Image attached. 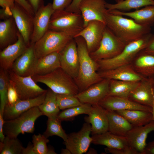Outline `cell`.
<instances>
[{
  "label": "cell",
  "mask_w": 154,
  "mask_h": 154,
  "mask_svg": "<svg viewBox=\"0 0 154 154\" xmlns=\"http://www.w3.org/2000/svg\"><path fill=\"white\" fill-rule=\"evenodd\" d=\"M60 67L59 53H52L37 59L33 76L46 74Z\"/></svg>",
  "instance_id": "28"
},
{
  "label": "cell",
  "mask_w": 154,
  "mask_h": 154,
  "mask_svg": "<svg viewBox=\"0 0 154 154\" xmlns=\"http://www.w3.org/2000/svg\"><path fill=\"white\" fill-rule=\"evenodd\" d=\"M9 83L7 71L0 68V111L3 114L5 107L7 103V92Z\"/></svg>",
  "instance_id": "38"
},
{
  "label": "cell",
  "mask_w": 154,
  "mask_h": 154,
  "mask_svg": "<svg viewBox=\"0 0 154 154\" xmlns=\"http://www.w3.org/2000/svg\"><path fill=\"white\" fill-rule=\"evenodd\" d=\"M105 0H82L79 9L84 21L85 27L91 21L97 20L105 24L104 15L107 10Z\"/></svg>",
  "instance_id": "13"
},
{
  "label": "cell",
  "mask_w": 154,
  "mask_h": 154,
  "mask_svg": "<svg viewBox=\"0 0 154 154\" xmlns=\"http://www.w3.org/2000/svg\"><path fill=\"white\" fill-rule=\"evenodd\" d=\"M57 94L50 88L47 90L44 100L38 107L43 115L48 117H57L60 109L57 104Z\"/></svg>",
  "instance_id": "32"
},
{
  "label": "cell",
  "mask_w": 154,
  "mask_h": 154,
  "mask_svg": "<svg viewBox=\"0 0 154 154\" xmlns=\"http://www.w3.org/2000/svg\"><path fill=\"white\" fill-rule=\"evenodd\" d=\"M92 143L95 145L116 149L129 147L125 137L115 135L108 131L101 134L92 135Z\"/></svg>",
  "instance_id": "29"
},
{
  "label": "cell",
  "mask_w": 154,
  "mask_h": 154,
  "mask_svg": "<svg viewBox=\"0 0 154 154\" xmlns=\"http://www.w3.org/2000/svg\"><path fill=\"white\" fill-rule=\"evenodd\" d=\"M29 3L32 7L35 13L38 9L44 5L43 0H29Z\"/></svg>",
  "instance_id": "47"
},
{
  "label": "cell",
  "mask_w": 154,
  "mask_h": 154,
  "mask_svg": "<svg viewBox=\"0 0 154 154\" xmlns=\"http://www.w3.org/2000/svg\"><path fill=\"white\" fill-rule=\"evenodd\" d=\"M43 115L38 106H35L13 119L5 120L3 131L5 135L11 138H17L20 133H33L36 119Z\"/></svg>",
  "instance_id": "6"
},
{
  "label": "cell",
  "mask_w": 154,
  "mask_h": 154,
  "mask_svg": "<svg viewBox=\"0 0 154 154\" xmlns=\"http://www.w3.org/2000/svg\"><path fill=\"white\" fill-rule=\"evenodd\" d=\"M61 121L57 117H48L47 122V128L43 135L46 138L53 135L61 138L64 142L66 141L68 135L62 128Z\"/></svg>",
  "instance_id": "36"
},
{
  "label": "cell",
  "mask_w": 154,
  "mask_h": 154,
  "mask_svg": "<svg viewBox=\"0 0 154 154\" xmlns=\"http://www.w3.org/2000/svg\"><path fill=\"white\" fill-rule=\"evenodd\" d=\"M19 32L13 16L0 22V48L3 50L16 42Z\"/></svg>",
  "instance_id": "26"
},
{
  "label": "cell",
  "mask_w": 154,
  "mask_h": 154,
  "mask_svg": "<svg viewBox=\"0 0 154 154\" xmlns=\"http://www.w3.org/2000/svg\"><path fill=\"white\" fill-rule=\"evenodd\" d=\"M15 2L14 0H0V5L3 9L7 7L11 9L14 5Z\"/></svg>",
  "instance_id": "49"
},
{
  "label": "cell",
  "mask_w": 154,
  "mask_h": 154,
  "mask_svg": "<svg viewBox=\"0 0 154 154\" xmlns=\"http://www.w3.org/2000/svg\"><path fill=\"white\" fill-rule=\"evenodd\" d=\"M46 93L34 98L24 100L19 99L12 104L7 103L3 114L4 120L6 121L14 119L32 108L38 106L43 102Z\"/></svg>",
  "instance_id": "18"
},
{
  "label": "cell",
  "mask_w": 154,
  "mask_h": 154,
  "mask_svg": "<svg viewBox=\"0 0 154 154\" xmlns=\"http://www.w3.org/2000/svg\"><path fill=\"white\" fill-rule=\"evenodd\" d=\"M48 151L47 154H56V153L54 151L52 148H48Z\"/></svg>",
  "instance_id": "54"
},
{
  "label": "cell",
  "mask_w": 154,
  "mask_h": 154,
  "mask_svg": "<svg viewBox=\"0 0 154 154\" xmlns=\"http://www.w3.org/2000/svg\"><path fill=\"white\" fill-rule=\"evenodd\" d=\"M17 3L21 6L30 15L34 17L35 13L33 10L29 2L26 0H15Z\"/></svg>",
  "instance_id": "44"
},
{
  "label": "cell",
  "mask_w": 154,
  "mask_h": 154,
  "mask_svg": "<svg viewBox=\"0 0 154 154\" xmlns=\"http://www.w3.org/2000/svg\"><path fill=\"white\" fill-rule=\"evenodd\" d=\"M7 71L9 82L16 91L19 99L34 98L47 92V90L42 89L36 84L31 76H22L11 70Z\"/></svg>",
  "instance_id": "9"
},
{
  "label": "cell",
  "mask_w": 154,
  "mask_h": 154,
  "mask_svg": "<svg viewBox=\"0 0 154 154\" xmlns=\"http://www.w3.org/2000/svg\"><path fill=\"white\" fill-rule=\"evenodd\" d=\"M54 11L52 3H49L41 7L35 13L31 44L36 42L48 30L50 18Z\"/></svg>",
  "instance_id": "14"
},
{
  "label": "cell",
  "mask_w": 154,
  "mask_h": 154,
  "mask_svg": "<svg viewBox=\"0 0 154 154\" xmlns=\"http://www.w3.org/2000/svg\"><path fill=\"white\" fill-rule=\"evenodd\" d=\"M84 28L81 13L61 10L54 11L50 18L48 30L64 33L74 38Z\"/></svg>",
  "instance_id": "5"
},
{
  "label": "cell",
  "mask_w": 154,
  "mask_h": 154,
  "mask_svg": "<svg viewBox=\"0 0 154 154\" xmlns=\"http://www.w3.org/2000/svg\"><path fill=\"white\" fill-rule=\"evenodd\" d=\"M152 35L149 33L127 44L122 51L114 57L96 61L99 68L102 71L106 70L128 64L139 52L145 48Z\"/></svg>",
  "instance_id": "4"
},
{
  "label": "cell",
  "mask_w": 154,
  "mask_h": 154,
  "mask_svg": "<svg viewBox=\"0 0 154 154\" xmlns=\"http://www.w3.org/2000/svg\"><path fill=\"white\" fill-rule=\"evenodd\" d=\"M73 38L64 33L48 30L34 44L35 56L39 58L52 53H59Z\"/></svg>",
  "instance_id": "7"
},
{
  "label": "cell",
  "mask_w": 154,
  "mask_h": 154,
  "mask_svg": "<svg viewBox=\"0 0 154 154\" xmlns=\"http://www.w3.org/2000/svg\"><path fill=\"white\" fill-rule=\"evenodd\" d=\"M103 79L140 82L145 79L128 64L98 72Z\"/></svg>",
  "instance_id": "24"
},
{
  "label": "cell",
  "mask_w": 154,
  "mask_h": 154,
  "mask_svg": "<svg viewBox=\"0 0 154 154\" xmlns=\"http://www.w3.org/2000/svg\"><path fill=\"white\" fill-rule=\"evenodd\" d=\"M22 154H36L33 143L29 142L27 147L25 148H24Z\"/></svg>",
  "instance_id": "51"
},
{
  "label": "cell",
  "mask_w": 154,
  "mask_h": 154,
  "mask_svg": "<svg viewBox=\"0 0 154 154\" xmlns=\"http://www.w3.org/2000/svg\"><path fill=\"white\" fill-rule=\"evenodd\" d=\"M92 105L83 103L80 105L63 110L60 112L57 116L61 121L72 120L74 117L80 114H89Z\"/></svg>",
  "instance_id": "35"
},
{
  "label": "cell",
  "mask_w": 154,
  "mask_h": 154,
  "mask_svg": "<svg viewBox=\"0 0 154 154\" xmlns=\"http://www.w3.org/2000/svg\"><path fill=\"white\" fill-rule=\"evenodd\" d=\"M126 44L106 26L98 47L89 54L95 61L111 58L119 54Z\"/></svg>",
  "instance_id": "8"
},
{
  "label": "cell",
  "mask_w": 154,
  "mask_h": 154,
  "mask_svg": "<svg viewBox=\"0 0 154 154\" xmlns=\"http://www.w3.org/2000/svg\"><path fill=\"white\" fill-rule=\"evenodd\" d=\"M106 153L112 154H137V153L129 147L123 149H116L107 147L105 149Z\"/></svg>",
  "instance_id": "42"
},
{
  "label": "cell",
  "mask_w": 154,
  "mask_h": 154,
  "mask_svg": "<svg viewBox=\"0 0 154 154\" xmlns=\"http://www.w3.org/2000/svg\"><path fill=\"white\" fill-rule=\"evenodd\" d=\"M91 132L90 124L86 122L78 132L68 135L67 139L64 142L66 148L72 154H82L86 153L92 143V139L90 136Z\"/></svg>",
  "instance_id": "10"
},
{
  "label": "cell",
  "mask_w": 154,
  "mask_h": 154,
  "mask_svg": "<svg viewBox=\"0 0 154 154\" xmlns=\"http://www.w3.org/2000/svg\"><path fill=\"white\" fill-rule=\"evenodd\" d=\"M106 26L104 23L100 21H90L74 38L82 37L85 40L88 51L90 53L98 47Z\"/></svg>",
  "instance_id": "15"
},
{
  "label": "cell",
  "mask_w": 154,
  "mask_h": 154,
  "mask_svg": "<svg viewBox=\"0 0 154 154\" xmlns=\"http://www.w3.org/2000/svg\"><path fill=\"white\" fill-rule=\"evenodd\" d=\"M73 0H53L52 3L54 11L65 10L71 3Z\"/></svg>",
  "instance_id": "41"
},
{
  "label": "cell",
  "mask_w": 154,
  "mask_h": 154,
  "mask_svg": "<svg viewBox=\"0 0 154 154\" xmlns=\"http://www.w3.org/2000/svg\"><path fill=\"white\" fill-rule=\"evenodd\" d=\"M153 94H154V81H153Z\"/></svg>",
  "instance_id": "58"
},
{
  "label": "cell",
  "mask_w": 154,
  "mask_h": 154,
  "mask_svg": "<svg viewBox=\"0 0 154 154\" xmlns=\"http://www.w3.org/2000/svg\"><path fill=\"white\" fill-rule=\"evenodd\" d=\"M116 3H119L123 1L124 0H114Z\"/></svg>",
  "instance_id": "57"
},
{
  "label": "cell",
  "mask_w": 154,
  "mask_h": 154,
  "mask_svg": "<svg viewBox=\"0 0 154 154\" xmlns=\"http://www.w3.org/2000/svg\"><path fill=\"white\" fill-rule=\"evenodd\" d=\"M108 11L114 14L130 17L141 25L151 27L154 24V5L146 6L140 9L130 12L117 10Z\"/></svg>",
  "instance_id": "25"
},
{
  "label": "cell",
  "mask_w": 154,
  "mask_h": 154,
  "mask_svg": "<svg viewBox=\"0 0 154 154\" xmlns=\"http://www.w3.org/2000/svg\"><path fill=\"white\" fill-rule=\"evenodd\" d=\"M110 80L103 79L75 96L82 103L98 104L108 95Z\"/></svg>",
  "instance_id": "17"
},
{
  "label": "cell",
  "mask_w": 154,
  "mask_h": 154,
  "mask_svg": "<svg viewBox=\"0 0 154 154\" xmlns=\"http://www.w3.org/2000/svg\"><path fill=\"white\" fill-rule=\"evenodd\" d=\"M82 0H73L71 4L65 10L68 11L80 13L79 7Z\"/></svg>",
  "instance_id": "46"
},
{
  "label": "cell",
  "mask_w": 154,
  "mask_h": 154,
  "mask_svg": "<svg viewBox=\"0 0 154 154\" xmlns=\"http://www.w3.org/2000/svg\"><path fill=\"white\" fill-rule=\"evenodd\" d=\"M12 16L11 9L9 7L0 9V18L4 20Z\"/></svg>",
  "instance_id": "48"
},
{
  "label": "cell",
  "mask_w": 154,
  "mask_h": 154,
  "mask_svg": "<svg viewBox=\"0 0 154 154\" xmlns=\"http://www.w3.org/2000/svg\"><path fill=\"white\" fill-rule=\"evenodd\" d=\"M24 148L17 137L6 136L3 142H0L1 154H22Z\"/></svg>",
  "instance_id": "37"
},
{
  "label": "cell",
  "mask_w": 154,
  "mask_h": 154,
  "mask_svg": "<svg viewBox=\"0 0 154 154\" xmlns=\"http://www.w3.org/2000/svg\"><path fill=\"white\" fill-rule=\"evenodd\" d=\"M11 10L19 33L26 44L29 46L33 30L34 17L16 2Z\"/></svg>",
  "instance_id": "16"
},
{
  "label": "cell",
  "mask_w": 154,
  "mask_h": 154,
  "mask_svg": "<svg viewBox=\"0 0 154 154\" xmlns=\"http://www.w3.org/2000/svg\"><path fill=\"white\" fill-rule=\"evenodd\" d=\"M152 79H144L130 93L128 98L142 105L152 108L154 100Z\"/></svg>",
  "instance_id": "23"
},
{
  "label": "cell",
  "mask_w": 154,
  "mask_h": 154,
  "mask_svg": "<svg viewBox=\"0 0 154 154\" xmlns=\"http://www.w3.org/2000/svg\"><path fill=\"white\" fill-rule=\"evenodd\" d=\"M57 104L60 110H64L81 105L82 103L75 95L69 94H57Z\"/></svg>",
  "instance_id": "39"
},
{
  "label": "cell",
  "mask_w": 154,
  "mask_h": 154,
  "mask_svg": "<svg viewBox=\"0 0 154 154\" xmlns=\"http://www.w3.org/2000/svg\"><path fill=\"white\" fill-rule=\"evenodd\" d=\"M152 114L153 116V121H154V100L153 105L152 107Z\"/></svg>",
  "instance_id": "56"
},
{
  "label": "cell",
  "mask_w": 154,
  "mask_h": 154,
  "mask_svg": "<svg viewBox=\"0 0 154 154\" xmlns=\"http://www.w3.org/2000/svg\"><path fill=\"white\" fill-rule=\"evenodd\" d=\"M145 154H154V140L147 144Z\"/></svg>",
  "instance_id": "52"
},
{
  "label": "cell",
  "mask_w": 154,
  "mask_h": 154,
  "mask_svg": "<svg viewBox=\"0 0 154 154\" xmlns=\"http://www.w3.org/2000/svg\"><path fill=\"white\" fill-rule=\"evenodd\" d=\"M106 111L108 119V131L115 135L125 137L133 127L125 118L116 112Z\"/></svg>",
  "instance_id": "27"
},
{
  "label": "cell",
  "mask_w": 154,
  "mask_h": 154,
  "mask_svg": "<svg viewBox=\"0 0 154 154\" xmlns=\"http://www.w3.org/2000/svg\"><path fill=\"white\" fill-rule=\"evenodd\" d=\"M142 51L154 55V34H152L146 46Z\"/></svg>",
  "instance_id": "45"
},
{
  "label": "cell",
  "mask_w": 154,
  "mask_h": 154,
  "mask_svg": "<svg viewBox=\"0 0 154 154\" xmlns=\"http://www.w3.org/2000/svg\"><path fill=\"white\" fill-rule=\"evenodd\" d=\"M59 54L61 67L75 80L78 73L79 59L74 39H72Z\"/></svg>",
  "instance_id": "11"
},
{
  "label": "cell",
  "mask_w": 154,
  "mask_h": 154,
  "mask_svg": "<svg viewBox=\"0 0 154 154\" xmlns=\"http://www.w3.org/2000/svg\"><path fill=\"white\" fill-rule=\"evenodd\" d=\"M19 98L15 90L10 83L9 85L7 92V103L11 104L16 102Z\"/></svg>",
  "instance_id": "43"
},
{
  "label": "cell",
  "mask_w": 154,
  "mask_h": 154,
  "mask_svg": "<svg viewBox=\"0 0 154 154\" xmlns=\"http://www.w3.org/2000/svg\"><path fill=\"white\" fill-rule=\"evenodd\" d=\"M153 131V120L144 125L133 127L125 137L128 146L137 154H145L147 136Z\"/></svg>",
  "instance_id": "12"
},
{
  "label": "cell",
  "mask_w": 154,
  "mask_h": 154,
  "mask_svg": "<svg viewBox=\"0 0 154 154\" xmlns=\"http://www.w3.org/2000/svg\"><path fill=\"white\" fill-rule=\"evenodd\" d=\"M49 142V140L43 134H34L32 142L36 154H47L48 148L47 143Z\"/></svg>",
  "instance_id": "40"
},
{
  "label": "cell",
  "mask_w": 154,
  "mask_h": 154,
  "mask_svg": "<svg viewBox=\"0 0 154 154\" xmlns=\"http://www.w3.org/2000/svg\"><path fill=\"white\" fill-rule=\"evenodd\" d=\"M4 121L5 120L3 116V113L0 111V140L1 142H3L5 137L3 131Z\"/></svg>",
  "instance_id": "50"
},
{
  "label": "cell",
  "mask_w": 154,
  "mask_h": 154,
  "mask_svg": "<svg viewBox=\"0 0 154 154\" xmlns=\"http://www.w3.org/2000/svg\"><path fill=\"white\" fill-rule=\"evenodd\" d=\"M88 154H97V151L93 148H91L88 152Z\"/></svg>",
  "instance_id": "55"
},
{
  "label": "cell",
  "mask_w": 154,
  "mask_h": 154,
  "mask_svg": "<svg viewBox=\"0 0 154 154\" xmlns=\"http://www.w3.org/2000/svg\"><path fill=\"white\" fill-rule=\"evenodd\" d=\"M61 154H72L71 152L67 149H62L61 151Z\"/></svg>",
  "instance_id": "53"
},
{
  "label": "cell",
  "mask_w": 154,
  "mask_h": 154,
  "mask_svg": "<svg viewBox=\"0 0 154 154\" xmlns=\"http://www.w3.org/2000/svg\"><path fill=\"white\" fill-rule=\"evenodd\" d=\"M34 44H30L25 51L15 60L10 70L22 76L33 75L38 59L35 54Z\"/></svg>",
  "instance_id": "21"
},
{
  "label": "cell",
  "mask_w": 154,
  "mask_h": 154,
  "mask_svg": "<svg viewBox=\"0 0 154 154\" xmlns=\"http://www.w3.org/2000/svg\"><path fill=\"white\" fill-rule=\"evenodd\" d=\"M125 118L133 127L144 125L153 120L152 112L139 110L116 111Z\"/></svg>",
  "instance_id": "30"
},
{
  "label": "cell",
  "mask_w": 154,
  "mask_h": 154,
  "mask_svg": "<svg viewBox=\"0 0 154 154\" xmlns=\"http://www.w3.org/2000/svg\"><path fill=\"white\" fill-rule=\"evenodd\" d=\"M134 66L137 71L143 75L154 76V55L143 52L136 60Z\"/></svg>",
  "instance_id": "34"
},
{
  "label": "cell",
  "mask_w": 154,
  "mask_h": 154,
  "mask_svg": "<svg viewBox=\"0 0 154 154\" xmlns=\"http://www.w3.org/2000/svg\"><path fill=\"white\" fill-rule=\"evenodd\" d=\"M106 26L126 44L151 33V27L141 25L133 19L114 14L107 10L104 15Z\"/></svg>",
  "instance_id": "1"
},
{
  "label": "cell",
  "mask_w": 154,
  "mask_h": 154,
  "mask_svg": "<svg viewBox=\"0 0 154 154\" xmlns=\"http://www.w3.org/2000/svg\"><path fill=\"white\" fill-rule=\"evenodd\" d=\"M139 82L110 80L108 96L128 98L131 92L138 85Z\"/></svg>",
  "instance_id": "31"
},
{
  "label": "cell",
  "mask_w": 154,
  "mask_h": 154,
  "mask_svg": "<svg viewBox=\"0 0 154 154\" xmlns=\"http://www.w3.org/2000/svg\"><path fill=\"white\" fill-rule=\"evenodd\" d=\"M92 105L87 116L84 118L86 122L91 124L92 135L101 134L108 131V121L106 110L98 104Z\"/></svg>",
  "instance_id": "22"
},
{
  "label": "cell",
  "mask_w": 154,
  "mask_h": 154,
  "mask_svg": "<svg viewBox=\"0 0 154 154\" xmlns=\"http://www.w3.org/2000/svg\"><path fill=\"white\" fill-rule=\"evenodd\" d=\"M98 104L106 110L115 111L139 110L152 112V108L137 103L128 98L107 96Z\"/></svg>",
  "instance_id": "20"
},
{
  "label": "cell",
  "mask_w": 154,
  "mask_h": 154,
  "mask_svg": "<svg viewBox=\"0 0 154 154\" xmlns=\"http://www.w3.org/2000/svg\"><path fill=\"white\" fill-rule=\"evenodd\" d=\"M29 46L25 43L19 32L17 41L1 51L0 68L6 71L10 70L15 60Z\"/></svg>",
  "instance_id": "19"
},
{
  "label": "cell",
  "mask_w": 154,
  "mask_h": 154,
  "mask_svg": "<svg viewBox=\"0 0 154 154\" xmlns=\"http://www.w3.org/2000/svg\"><path fill=\"white\" fill-rule=\"evenodd\" d=\"M74 38L77 45L79 59L78 73L75 81L80 92L103 79L97 72L99 69L98 64L90 56L84 39L80 37Z\"/></svg>",
  "instance_id": "2"
},
{
  "label": "cell",
  "mask_w": 154,
  "mask_h": 154,
  "mask_svg": "<svg viewBox=\"0 0 154 154\" xmlns=\"http://www.w3.org/2000/svg\"><path fill=\"white\" fill-rule=\"evenodd\" d=\"M32 77L36 82L45 84L56 94L75 95L79 93V90L75 80L61 67L49 74L35 75Z\"/></svg>",
  "instance_id": "3"
},
{
  "label": "cell",
  "mask_w": 154,
  "mask_h": 154,
  "mask_svg": "<svg viewBox=\"0 0 154 154\" xmlns=\"http://www.w3.org/2000/svg\"></svg>",
  "instance_id": "59"
},
{
  "label": "cell",
  "mask_w": 154,
  "mask_h": 154,
  "mask_svg": "<svg viewBox=\"0 0 154 154\" xmlns=\"http://www.w3.org/2000/svg\"><path fill=\"white\" fill-rule=\"evenodd\" d=\"M151 5H154V0H124L115 4L106 3L105 6L108 10H117L123 11L132 9L137 10Z\"/></svg>",
  "instance_id": "33"
}]
</instances>
